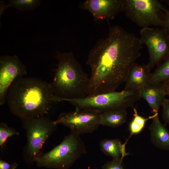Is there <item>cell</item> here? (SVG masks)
Returning <instances> with one entry per match:
<instances>
[{
  "label": "cell",
  "instance_id": "6da1fadb",
  "mask_svg": "<svg viewBox=\"0 0 169 169\" xmlns=\"http://www.w3.org/2000/svg\"><path fill=\"white\" fill-rule=\"evenodd\" d=\"M140 38L122 27L110 28L107 36L89 52L87 64L91 71L87 96L115 91L125 82L141 56Z\"/></svg>",
  "mask_w": 169,
  "mask_h": 169
},
{
  "label": "cell",
  "instance_id": "7a4b0ae2",
  "mask_svg": "<svg viewBox=\"0 0 169 169\" xmlns=\"http://www.w3.org/2000/svg\"><path fill=\"white\" fill-rule=\"evenodd\" d=\"M54 99L50 83L21 77L9 87L6 102L11 112L22 120L44 116L51 109Z\"/></svg>",
  "mask_w": 169,
  "mask_h": 169
},
{
  "label": "cell",
  "instance_id": "3957f363",
  "mask_svg": "<svg viewBox=\"0 0 169 169\" xmlns=\"http://www.w3.org/2000/svg\"><path fill=\"white\" fill-rule=\"evenodd\" d=\"M58 64L50 83L54 102L87 96L90 78L72 52H57Z\"/></svg>",
  "mask_w": 169,
  "mask_h": 169
},
{
  "label": "cell",
  "instance_id": "277c9868",
  "mask_svg": "<svg viewBox=\"0 0 169 169\" xmlns=\"http://www.w3.org/2000/svg\"><path fill=\"white\" fill-rule=\"evenodd\" d=\"M87 153L79 135L72 132L58 145L48 152H42L34 160L39 167L69 169L82 155Z\"/></svg>",
  "mask_w": 169,
  "mask_h": 169
},
{
  "label": "cell",
  "instance_id": "5b68a950",
  "mask_svg": "<svg viewBox=\"0 0 169 169\" xmlns=\"http://www.w3.org/2000/svg\"><path fill=\"white\" fill-rule=\"evenodd\" d=\"M141 98L139 91L125 90L104 93L79 99H65L74 105L76 110H92L101 113L115 110H125L133 107Z\"/></svg>",
  "mask_w": 169,
  "mask_h": 169
},
{
  "label": "cell",
  "instance_id": "8992f818",
  "mask_svg": "<svg viewBox=\"0 0 169 169\" xmlns=\"http://www.w3.org/2000/svg\"><path fill=\"white\" fill-rule=\"evenodd\" d=\"M21 120L27 138L23 157L26 163L31 164L41 153L44 143L56 130L57 125L44 116Z\"/></svg>",
  "mask_w": 169,
  "mask_h": 169
},
{
  "label": "cell",
  "instance_id": "52a82bcc",
  "mask_svg": "<svg viewBox=\"0 0 169 169\" xmlns=\"http://www.w3.org/2000/svg\"><path fill=\"white\" fill-rule=\"evenodd\" d=\"M123 11L126 16L139 27L164 26V17L167 10L157 0H124Z\"/></svg>",
  "mask_w": 169,
  "mask_h": 169
},
{
  "label": "cell",
  "instance_id": "ba28073f",
  "mask_svg": "<svg viewBox=\"0 0 169 169\" xmlns=\"http://www.w3.org/2000/svg\"><path fill=\"white\" fill-rule=\"evenodd\" d=\"M101 112L92 110H75L61 113L54 121L69 128L71 132L79 135L92 133L100 125Z\"/></svg>",
  "mask_w": 169,
  "mask_h": 169
},
{
  "label": "cell",
  "instance_id": "9c48e42d",
  "mask_svg": "<svg viewBox=\"0 0 169 169\" xmlns=\"http://www.w3.org/2000/svg\"><path fill=\"white\" fill-rule=\"evenodd\" d=\"M140 38L147 47L149 53L148 64L151 68L158 65L169 52V35L164 28H143Z\"/></svg>",
  "mask_w": 169,
  "mask_h": 169
},
{
  "label": "cell",
  "instance_id": "30bf717a",
  "mask_svg": "<svg viewBox=\"0 0 169 169\" xmlns=\"http://www.w3.org/2000/svg\"><path fill=\"white\" fill-rule=\"evenodd\" d=\"M25 66L16 56H1L0 59V105L6 102L8 90L17 78L27 74Z\"/></svg>",
  "mask_w": 169,
  "mask_h": 169
},
{
  "label": "cell",
  "instance_id": "8fae6325",
  "mask_svg": "<svg viewBox=\"0 0 169 169\" xmlns=\"http://www.w3.org/2000/svg\"><path fill=\"white\" fill-rule=\"evenodd\" d=\"M124 3V0H87L82 3V6L95 20L108 21L123 11Z\"/></svg>",
  "mask_w": 169,
  "mask_h": 169
},
{
  "label": "cell",
  "instance_id": "7c38bea8",
  "mask_svg": "<svg viewBox=\"0 0 169 169\" xmlns=\"http://www.w3.org/2000/svg\"><path fill=\"white\" fill-rule=\"evenodd\" d=\"M151 68L147 64L136 63L131 69L125 81L124 90L140 91L149 82Z\"/></svg>",
  "mask_w": 169,
  "mask_h": 169
},
{
  "label": "cell",
  "instance_id": "4fadbf2b",
  "mask_svg": "<svg viewBox=\"0 0 169 169\" xmlns=\"http://www.w3.org/2000/svg\"><path fill=\"white\" fill-rule=\"evenodd\" d=\"M148 128L151 143L159 149L169 151V131L160 121L158 113H155Z\"/></svg>",
  "mask_w": 169,
  "mask_h": 169
},
{
  "label": "cell",
  "instance_id": "5bb4252c",
  "mask_svg": "<svg viewBox=\"0 0 169 169\" xmlns=\"http://www.w3.org/2000/svg\"><path fill=\"white\" fill-rule=\"evenodd\" d=\"M139 93L141 98L148 103L154 114L158 113L166 96L161 90V83L149 82Z\"/></svg>",
  "mask_w": 169,
  "mask_h": 169
},
{
  "label": "cell",
  "instance_id": "9a60e30c",
  "mask_svg": "<svg viewBox=\"0 0 169 169\" xmlns=\"http://www.w3.org/2000/svg\"><path fill=\"white\" fill-rule=\"evenodd\" d=\"M127 141L122 144L119 139L101 140L99 146L101 151L105 155L111 157L113 159L122 162L124 158L128 154L125 150V145Z\"/></svg>",
  "mask_w": 169,
  "mask_h": 169
},
{
  "label": "cell",
  "instance_id": "2e32d148",
  "mask_svg": "<svg viewBox=\"0 0 169 169\" xmlns=\"http://www.w3.org/2000/svg\"><path fill=\"white\" fill-rule=\"evenodd\" d=\"M127 114L125 110H118L104 112L101 113L100 125L115 127L126 122Z\"/></svg>",
  "mask_w": 169,
  "mask_h": 169
},
{
  "label": "cell",
  "instance_id": "e0dca14e",
  "mask_svg": "<svg viewBox=\"0 0 169 169\" xmlns=\"http://www.w3.org/2000/svg\"><path fill=\"white\" fill-rule=\"evenodd\" d=\"M169 80V52L151 73L149 82L161 83Z\"/></svg>",
  "mask_w": 169,
  "mask_h": 169
},
{
  "label": "cell",
  "instance_id": "ac0fdd59",
  "mask_svg": "<svg viewBox=\"0 0 169 169\" xmlns=\"http://www.w3.org/2000/svg\"><path fill=\"white\" fill-rule=\"evenodd\" d=\"M132 108L134 112V117L129 125L130 134L128 140L132 135L141 132L144 128L146 122L149 119H152L155 115V113H154L152 116L147 118H145L138 114L135 108L133 107Z\"/></svg>",
  "mask_w": 169,
  "mask_h": 169
},
{
  "label": "cell",
  "instance_id": "d6986e66",
  "mask_svg": "<svg viewBox=\"0 0 169 169\" xmlns=\"http://www.w3.org/2000/svg\"><path fill=\"white\" fill-rule=\"evenodd\" d=\"M19 132L15 129L9 127L5 123H2L0 124V146L3 148L8 139L13 136L18 135Z\"/></svg>",
  "mask_w": 169,
  "mask_h": 169
},
{
  "label": "cell",
  "instance_id": "ffe728a7",
  "mask_svg": "<svg viewBox=\"0 0 169 169\" xmlns=\"http://www.w3.org/2000/svg\"><path fill=\"white\" fill-rule=\"evenodd\" d=\"M38 1L35 0H14L10 2V5L18 9H31L35 6Z\"/></svg>",
  "mask_w": 169,
  "mask_h": 169
},
{
  "label": "cell",
  "instance_id": "44dd1931",
  "mask_svg": "<svg viewBox=\"0 0 169 169\" xmlns=\"http://www.w3.org/2000/svg\"><path fill=\"white\" fill-rule=\"evenodd\" d=\"M122 162L112 159L104 163L102 166L101 169H124Z\"/></svg>",
  "mask_w": 169,
  "mask_h": 169
},
{
  "label": "cell",
  "instance_id": "7402d4cb",
  "mask_svg": "<svg viewBox=\"0 0 169 169\" xmlns=\"http://www.w3.org/2000/svg\"><path fill=\"white\" fill-rule=\"evenodd\" d=\"M162 118L166 124H169V98H165L162 103Z\"/></svg>",
  "mask_w": 169,
  "mask_h": 169
},
{
  "label": "cell",
  "instance_id": "603a6c76",
  "mask_svg": "<svg viewBox=\"0 0 169 169\" xmlns=\"http://www.w3.org/2000/svg\"><path fill=\"white\" fill-rule=\"evenodd\" d=\"M165 2L169 7V0H166ZM164 21V26L163 28L165 29L169 35V9L165 13Z\"/></svg>",
  "mask_w": 169,
  "mask_h": 169
},
{
  "label": "cell",
  "instance_id": "cb8c5ba5",
  "mask_svg": "<svg viewBox=\"0 0 169 169\" xmlns=\"http://www.w3.org/2000/svg\"><path fill=\"white\" fill-rule=\"evenodd\" d=\"M18 166V164L16 162L10 164L0 160V169H11L14 167H17Z\"/></svg>",
  "mask_w": 169,
  "mask_h": 169
},
{
  "label": "cell",
  "instance_id": "d4e9b609",
  "mask_svg": "<svg viewBox=\"0 0 169 169\" xmlns=\"http://www.w3.org/2000/svg\"><path fill=\"white\" fill-rule=\"evenodd\" d=\"M161 88L165 95L169 96V80L161 83Z\"/></svg>",
  "mask_w": 169,
  "mask_h": 169
},
{
  "label": "cell",
  "instance_id": "484cf974",
  "mask_svg": "<svg viewBox=\"0 0 169 169\" xmlns=\"http://www.w3.org/2000/svg\"><path fill=\"white\" fill-rule=\"evenodd\" d=\"M17 167H14L11 169H16V168H17Z\"/></svg>",
  "mask_w": 169,
  "mask_h": 169
}]
</instances>
